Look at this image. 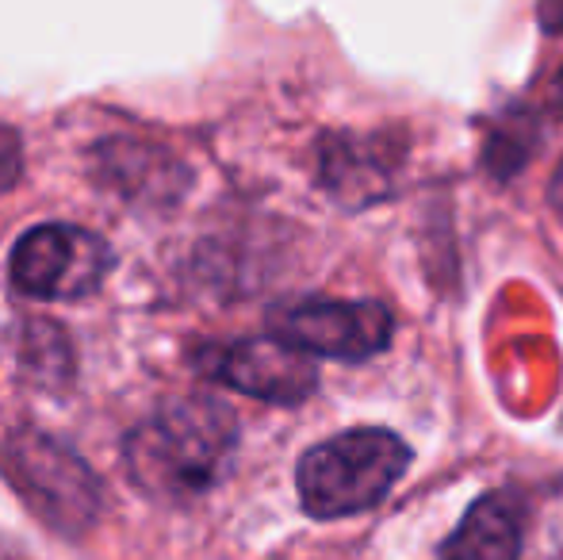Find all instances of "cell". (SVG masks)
I'll return each mask as SVG.
<instances>
[{
	"label": "cell",
	"instance_id": "cell-1",
	"mask_svg": "<svg viewBox=\"0 0 563 560\" xmlns=\"http://www.w3.org/2000/svg\"><path fill=\"white\" fill-rule=\"evenodd\" d=\"M238 441L234 411L219 399L185 396L157 407L123 446L131 480L154 499H192L223 476Z\"/></svg>",
	"mask_w": 563,
	"mask_h": 560
},
{
	"label": "cell",
	"instance_id": "cell-2",
	"mask_svg": "<svg viewBox=\"0 0 563 560\" xmlns=\"http://www.w3.org/2000/svg\"><path fill=\"white\" fill-rule=\"evenodd\" d=\"M410 446L391 430H345L307 449L296 469L299 499L311 518H345L376 507L402 480Z\"/></svg>",
	"mask_w": 563,
	"mask_h": 560
},
{
	"label": "cell",
	"instance_id": "cell-3",
	"mask_svg": "<svg viewBox=\"0 0 563 560\" xmlns=\"http://www.w3.org/2000/svg\"><path fill=\"white\" fill-rule=\"evenodd\" d=\"M0 469L15 484V492L27 499V507L46 526L62 534H81L97 518L100 484L89 464L54 441L51 433L15 430L0 446Z\"/></svg>",
	"mask_w": 563,
	"mask_h": 560
},
{
	"label": "cell",
	"instance_id": "cell-4",
	"mask_svg": "<svg viewBox=\"0 0 563 560\" xmlns=\"http://www.w3.org/2000/svg\"><path fill=\"white\" fill-rule=\"evenodd\" d=\"M273 338L299 353L338 361L376 358L391 342L395 319L376 299H299L268 315Z\"/></svg>",
	"mask_w": 563,
	"mask_h": 560
},
{
	"label": "cell",
	"instance_id": "cell-5",
	"mask_svg": "<svg viewBox=\"0 0 563 560\" xmlns=\"http://www.w3.org/2000/svg\"><path fill=\"white\" fill-rule=\"evenodd\" d=\"M112 254L100 234L69 223H43L12 250V284L35 299H81L100 288Z\"/></svg>",
	"mask_w": 563,
	"mask_h": 560
},
{
	"label": "cell",
	"instance_id": "cell-6",
	"mask_svg": "<svg viewBox=\"0 0 563 560\" xmlns=\"http://www.w3.org/2000/svg\"><path fill=\"white\" fill-rule=\"evenodd\" d=\"M200 373L242 392V396L265 399V404H303L319 384L314 361L276 338L208 345L200 353Z\"/></svg>",
	"mask_w": 563,
	"mask_h": 560
},
{
	"label": "cell",
	"instance_id": "cell-7",
	"mask_svg": "<svg viewBox=\"0 0 563 560\" xmlns=\"http://www.w3.org/2000/svg\"><path fill=\"white\" fill-rule=\"evenodd\" d=\"M521 553V503L510 492H490L472 510L456 534L441 546L438 560H518Z\"/></svg>",
	"mask_w": 563,
	"mask_h": 560
},
{
	"label": "cell",
	"instance_id": "cell-8",
	"mask_svg": "<svg viewBox=\"0 0 563 560\" xmlns=\"http://www.w3.org/2000/svg\"><path fill=\"white\" fill-rule=\"evenodd\" d=\"M100 180L115 188L123 200H173L180 188V165L165 150L139 146V142H108L97 150Z\"/></svg>",
	"mask_w": 563,
	"mask_h": 560
},
{
	"label": "cell",
	"instance_id": "cell-9",
	"mask_svg": "<svg viewBox=\"0 0 563 560\" xmlns=\"http://www.w3.org/2000/svg\"><path fill=\"white\" fill-rule=\"evenodd\" d=\"M20 173V142H15L12 131L0 128V193L15 180Z\"/></svg>",
	"mask_w": 563,
	"mask_h": 560
},
{
	"label": "cell",
	"instance_id": "cell-10",
	"mask_svg": "<svg viewBox=\"0 0 563 560\" xmlns=\"http://www.w3.org/2000/svg\"><path fill=\"white\" fill-rule=\"evenodd\" d=\"M549 200H552V208H556V216H560V223H563V157H560L556 173H552V188H549Z\"/></svg>",
	"mask_w": 563,
	"mask_h": 560
},
{
	"label": "cell",
	"instance_id": "cell-11",
	"mask_svg": "<svg viewBox=\"0 0 563 560\" xmlns=\"http://www.w3.org/2000/svg\"><path fill=\"white\" fill-rule=\"evenodd\" d=\"M552 105H556V112L563 116V66L556 69V77H552Z\"/></svg>",
	"mask_w": 563,
	"mask_h": 560
}]
</instances>
